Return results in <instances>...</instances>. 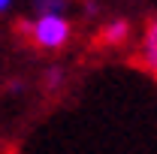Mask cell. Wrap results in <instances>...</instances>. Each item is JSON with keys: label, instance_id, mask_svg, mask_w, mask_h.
Segmentation results:
<instances>
[{"label": "cell", "instance_id": "1", "mask_svg": "<svg viewBox=\"0 0 157 154\" xmlns=\"http://www.w3.org/2000/svg\"><path fill=\"white\" fill-rule=\"evenodd\" d=\"M33 39H36V45L42 48H60L67 37H70V24L63 21V15H39L33 24H24Z\"/></svg>", "mask_w": 157, "mask_h": 154}, {"label": "cell", "instance_id": "6", "mask_svg": "<svg viewBox=\"0 0 157 154\" xmlns=\"http://www.w3.org/2000/svg\"><path fill=\"white\" fill-rule=\"evenodd\" d=\"M9 6H12V0H0V12H6Z\"/></svg>", "mask_w": 157, "mask_h": 154}, {"label": "cell", "instance_id": "2", "mask_svg": "<svg viewBox=\"0 0 157 154\" xmlns=\"http://www.w3.org/2000/svg\"><path fill=\"white\" fill-rule=\"evenodd\" d=\"M142 60H145V67L157 70V21H151L148 30H145V39H142Z\"/></svg>", "mask_w": 157, "mask_h": 154}, {"label": "cell", "instance_id": "3", "mask_svg": "<svg viewBox=\"0 0 157 154\" xmlns=\"http://www.w3.org/2000/svg\"><path fill=\"white\" fill-rule=\"evenodd\" d=\"M33 9L39 15H63L67 0H33Z\"/></svg>", "mask_w": 157, "mask_h": 154}, {"label": "cell", "instance_id": "4", "mask_svg": "<svg viewBox=\"0 0 157 154\" xmlns=\"http://www.w3.org/2000/svg\"><path fill=\"white\" fill-rule=\"evenodd\" d=\"M106 39H109V42H121V39H127V21H115V24H109V27H106Z\"/></svg>", "mask_w": 157, "mask_h": 154}, {"label": "cell", "instance_id": "5", "mask_svg": "<svg viewBox=\"0 0 157 154\" xmlns=\"http://www.w3.org/2000/svg\"><path fill=\"white\" fill-rule=\"evenodd\" d=\"M60 85H63V70H60V67H52L48 76H45V91L52 94V91H58Z\"/></svg>", "mask_w": 157, "mask_h": 154}]
</instances>
